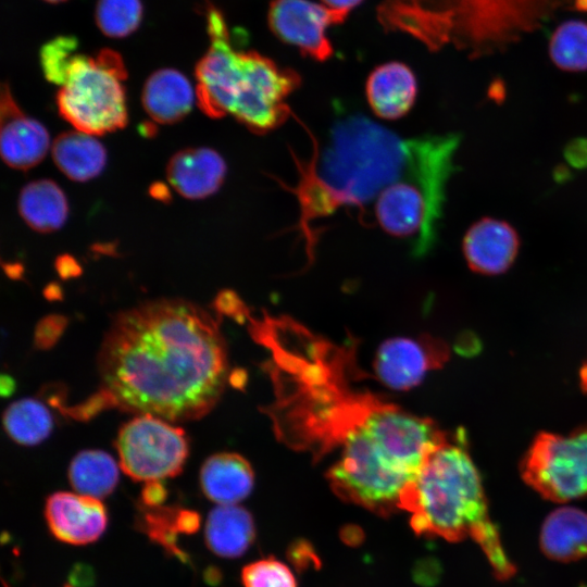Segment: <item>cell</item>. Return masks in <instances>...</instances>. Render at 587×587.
<instances>
[{"mask_svg":"<svg viewBox=\"0 0 587 587\" xmlns=\"http://www.w3.org/2000/svg\"><path fill=\"white\" fill-rule=\"evenodd\" d=\"M97 360L99 391L110 407L172 422L209 413L228 372L217 321L182 299L149 301L121 312Z\"/></svg>","mask_w":587,"mask_h":587,"instance_id":"cell-1","label":"cell"},{"mask_svg":"<svg viewBox=\"0 0 587 587\" xmlns=\"http://www.w3.org/2000/svg\"><path fill=\"white\" fill-rule=\"evenodd\" d=\"M308 133L310 158L301 160L294 154L296 185L279 183L298 202L296 230L311 258L319 239L314 224L340 208L359 209L364 214L387 187L410 174L414 140L401 138L360 113L340 116L322 148Z\"/></svg>","mask_w":587,"mask_h":587,"instance_id":"cell-2","label":"cell"},{"mask_svg":"<svg viewBox=\"0 0 587 587\" xmlns=\"http://www.w3.org/2000/svg\"><path fill=\"white\" fill-rule=\"evenodd\" d=\"M449 436L427 417L361 395L339 424L341 451L326 476L340 499L387 517Z\"/></svg>","mask_w":587,"mask_h":587,"instance_id":"cell-3","label":"cell"},{"mask_svg":"<svg viewBox=\"0 0 587 587\" xmlns=\"http://www.w3.org/2000/svg\"><path fill=\"white\" fill-rule=\"evenodd\" d=\"M577 0H384L377 20L427 49L446 46L480 58L503 51Z\"/></svg>","mask_w":587,"mask_h":587,"instance_id":"cell-4","label":"cell"},{"mask_svg":"<svg viewBox=\"0 0 587 587\" xmlns=\"http://www.w3.org/2000/svg\"><path fill=\"white\" fill-rule=\"evenodd\" d=\"M209 50L196 67V96L210 117L232 115L251 132L265 134L291 114L289 96L299 87V75L255 51L234 48L222 13L207 12Z\"/></svg>","mask_w":587,"mask_h":587,"instance_id":"cell-5","label":"cell"},{"mask_svg":"<svg viewBox=\"0 0 587 587\" xmlns=\"http://www.w3.org/2000/svg\"><path fill=\"white\" fill-rule=\"evenodd\" d=\"M414 533L460 541L476 540L494 522L483 482L467 450L464 430L440 445L401 498Z\"/></svg>","mask_w":587,"mask_h":587,"instance_id":"cell-6","label":"cell"},{"mask_svg":"<svg viewBox=\"0 0 587 587\" xmlns=\"http://www.w3.org/2000/svg\"><path fill=\"white\" fill-rule=\"evenodd\" d=\"M459 145L455 134L414 137L410 174L387 187L372 205L375 222L389 235L407 240L415 257L428 253L438 238Z\"/></svg>","mask_w":587,"mask_h":587,"instance_id":"cell-7","label":"cell"},{"mask_svg":"<svg viewBox=\"0 0 587 587\" xmlns=\"http://www.w3.org/2000/svg\"><path fill=\"white\" fill-rule=\"evenodd\" d=\"M122 58L110 49L96 57L76 53L57 96L62 117L77 130L102 135L125 126L127 109Z\"/></svg>","mask_w":587,"mask_h":587,"instance_id":"cell-8","label":"cell"},{"mask_svg":"<svg viewBox=\"0 0 587 587\" xmlns=\"http://www.w3.org/2000/svg\"><path fill=\"white\" fill-rule=\"evenodd\" d=\"M520 469L524 482L546 499L587 497V423L567 435L539 433Z\"/></svg>","mask_w":587,"mask_h":587,"instance_id":"cell-9","label":"cell"},{"mask_svg":"<svg viewBox=\"0 0 587 587\" xmlns=\"http://www.w3.org/2000/svg\"><path fill=\"white\" fill-rule=\"evenodd\" d=\"M115 447L124 473L145 482L178 475L188 454L184 429L150 414L124 424Z\"/></svg>","mask_w":587,"mask_h":587,"instance_id":"cell-10","label":"cell"},{"mask_svg":"<svg viewBox=\"0 0 587 587\" xmlns=\"http://www.w3.org/2000/svg\"><path fill=\"white\" fill-rule=\"evenodd\" d=\"M449 359L448 346L429 335L398 337L385 341L374 359L377 378L386 386L404 390L420 384L426 374Z\"/></svg>","mask_w":587,"mask_h":587,"instance_id":"cell-11","label":"cell"},{"mask_svg":"<svg viewBox=\"0 0 587 587\" xmlns=\"http://www.w3.org/2000/svg\"><path fill=\"white\" fill-rule=\"evenodd\" d=\"M338 23L322 3L310 0H274L270 5L268 24L283 41L303 54L325 61L333 54L326 29Z\"/></svg>","mask_w":587,"mask_h":587,"instance_id":"cell-12","label":"cell"},{"mask_svg":"<svg viewBox=\"0 0 587 587\" xmlns=\"http://www.w3.org/2000/svg\"><path fill=\"white\" fill-rule=\"evenodd\" d=\"M45 516L52 535L71 545L96 541L108 524L107 509L99 499L64 491L48 497Z\"/></svg>","mask_w":587,"mask_h":587,"instance_id":"cell-13","label":"cell"},{"mask_svg":"<svg viewBox=\"0 0 587 587\" xmlns=\"http://www.w3.org/2000/svg\"><path fill=\"white\" fill-rule=\"evenodd\" d=\"M0 110V148L3 161L17 170L35 166L49 149L48 132L38 121L22 112L7 84L2 85Z\"/></svg>","mask_w":587,"mask_h":587,"instance_id":"cell-14","label":"cell"},{"mask_svg":"<svg viewBox=\"0 0 587 587\" xmlns=\"http://www.w3.org/2000/svg\"><path fill=\"white\" fill-rule=\"evenodd\" d=\"M519 248L516 230L509 223L491 217L474 223L462 242L469 267L483 275L504 273L513 264Z\"/></svg>","mask_w":587,"mask_h":587,"instance_id":"cell-15","label":"cell"},{"mask_svg":"<svg viewBox=\"0 0 587 587\" xmlns=\"http://www.w3.org/2000/svg\"><path fill=\"white\" fill-rule=\"evenodd\" d=\"M226 174L224 159L210 148H188L174 154L166 168L170 184L189 199L214 193Z\"/></svg>","mask_w":587,"mask_h":587,"instance_id":"cell-16","label":"cell"},{"mask_svg":"<svg viewBox=\"0 0 587 587\" xmlns=\"http://www.w3.org/2000/svg\"><path fill=\"white\" fill-rule=\"evenodd\" d=\"M365 95L377 116L397 120L412 108L417 95V82L409 66L389 62L377 66L370 74Z\"/></svg>","mask_w":587,"mask_h":587,"instance_id":"cell-17","label":"cell"},{"mask_svg":"<svg viewBox=\"0 0 587 587\" xmlns=\"http://www.w3.org/2000/svg\"><path fill=\"white\" fill-rule=\"evenodd\" d=\"M254 483L250 463L241 455L222 452L208 458L200 471L203 494L220 505L246 499Z\"/></svg>","mask_w":587,"mask_h":587,"instance_id":"cell-18","label":"cell"},{"mask_svg":"<svg viewBox=\"0 0 587 587\" xmlns=\"http://www.w3.org/2000/svg\"><path fill=\"white\" fill-rule=\"evenodd\" d=\"M195 97L196 91L184 74L173 68H162L146 82L142 104L155 122L171 124L189 113Z\"/></svg>","mask_w":587,"mask_h":587,"instance_id":"cell-19","label":"cell"},{"mask_svg":"<svg viewBox=\"0 0 587 587\" xmlns=\"http://www.w3.org/2000/svg\"><path fill=\"white\" fill-rule=\"evenodd\" d=\"M539 544L551 560L573 562L587 555V513L572 507L552 511L544 521Z\"/></svg>","mask_w":587,"mask_h":587,"instance_id":"cell-20","label":"cell"},{"mask_svg":"<svg viewBox=\"0 0 587 587\" xmlns=\"http://www.w3.org/2000/svg\"><path fill=\"white\" fill-rule=\"evenodd\" d=\"M204 537L208 548L223 558L242 555L255 538L251 513L237 504L215 507L208 515Z\"/></svg>","mask_w":587,"mask_h":587,"instance_id":"cell-21","label":"cell"},{"mask_svg":"<svg viewBox=\"0 0 587 587\" xmlns=\"http://www.w3.org/2000/svg\"><path fill=\"white\" fill-rule=\"evenodd\" d=\"M52 157L60 171L77 182L98 176L107 162L105 149L95 135L77 129L55 138Z\"/></svg>","mask_w":587,"mask_h":587,"instance_id":"cell-22","label":"cell"},{"mask_svg":"<svg viewBox=\"0 0 587 587\" xmlns=\"http://www.w3.org/2000/svg\"><path fill=\"white\" fill-rule=\"evenodd\" d=\"M18 211L35 230L54 232L65 223L68 207L61 188L49 179L27 184L18 198Z\"/></svg>","mask_w":587,"mask_h":587,"instance_id":"cell-23","label":"cell"},{"mask_svg":"<svg viewBox=\"0 0 587 587\" xmlns=\"http://www.w3.org/2000/svg\"><path fill=\"white\" fill-rule=\"evenodd\" d=\"M68 479L78 494L99 499L113 491L118 480V471L115 461L107 452L84 450L72 460Z\"/></svg>","mask_w":587,"mask_h":587,"instance_id":"cell-24","label":"cell"},{"mask_svg":"<svg viewBox=\"0 0 587 587\" xmlns=\"http://www.w3.org/2000/svg\"><path fill=\"white\" fill-rule=\"evenodd\" d=\"M52 425L49 410L32 398L13 402L3 414L5 432L14 441L24 446H34L46 439Z\"/></svg>","mask_w":587,"mask_h":587,"instance_id":"cell-25","label":"cell"},{"mask_svg":"<svg viewBox=\"0 0 587 587\" xmlns=\"http://www.w3.org/2000/svg\"><path fill=\"white\" fill-rule=\"evenodd\" d=\"M549 55L554 65L563 71H586L587 23L571 20L560 24L551 35Z\"/></svg>","mask_w":587,"mask_h":587,"instance_id":"cell-26","label":"cell"},{"mask_svg":"<svg viewBox=\"0 0 587 587\" xmlns=\"http://www.w3.org/2000/svg\"><path fill=\"white\" fill-rule=\"evenodd\" d=\"M137 517V526L148 537L162 546L163 549L180 561H187V554L177 546V513L175 507H146L141 508Z\"/></svg>","mask_w":587,"mask_h":587,"instance_id":"cell-27","label":"cell"},{"mask_svg":"<svg viewBox=\"0 0 587 587\" xmlns=\"http://www.w3.org/2000/svg\"><path fill=\"white\" fill-rule=\"evenodd\" d=\"M142 18L140 0H98L96 22L100 30L113 38L135 32Z\"/></svg>","mask_w":587,"mask_h":587,"instance_id":"cell-28","label":"cell"},{"mask_svg":"<svg viewBox=\"0 0 587 587\" xmlns=\"http://www.w3.org/2000/svg\"><path fill=\"white\" fill-rule=\"evenodd\" d=\"M241 580L243 587H298L291 570L273 557L247 564Z\"/></svg>","mask_w":587,"mask_h":587,"instance_id":"cell-29","label":"cell"},{"mask_svg":"<svg viewBox=\"0 0 587 587\" xmlns=\"http://www.w3.org/2000/svg\"><path fill=\"white\" fill-rule=\"evenodd\" d=\"M77 47V40L70 36L54 38L42 47L40 52L41 66L45 76L51 83L63 85Z\"/></svg>","mask_w":587,"mask_h":587,"instance_id":"cell-30","label":"cell"},{"mask_svg":"<svg viewBox=\"0 0 587 587\" xmlns=\"http://www.w3.org/2000/svg\"><path fill=\"white\" fill-rule=\"evenodd\" d=\"M66 324V317L59 314L42 317L35 327V346L42 350L50 349L63 334Z\"/></svg>","mask_w":587,"mask_h":587,"instance_id":"cell-31","label":"cell"},{"mask_svg":"<svg viewBox=\"0 0 587 587\" xmlns=\"http://www.w3.org/2000/svg\"><path fill=\"white\" fill-rule=\"evenodd\" d=\"M214 307L217 313L236 319L243 317V312L246 311L241 300L230 290L221 291L214 300Z\"/></svg>","mask_w":587,"mask_h":587,"instance_id":"cell-32","label":"cell"},{"mask_svg":"<svg viewBox=\"0 0 587 587\" xmlns=\"http://www.w3.org/2000/svg\"><path fill=\"white\" fill-rule=\"evenodd\" d=\"M288 557L299 569H305L319 562L313 547L304 540H298L291 545L288 550Z\"/></svg>","mask_w":587,"mask_h":587,"instance_id":"cell-33","label":"cell"},{"mask_svg":"<svg viewBox=\"0 0 587 587\" xmlns=\"http://www.w3.org/2000/svg\"><path fill=\"white\" fill-rule=\"evenodd\" d=\"M166 496L165 486L160 480H149L143 485L140 498L146 507H161Z\"/></svg>","mask_w":587,"mask_h":587,"instance_id":"cell-34","label":"cell"},{"mask_svg":"<svg viewBox=\"0 0 587 587\" xmlns=\"http://www.w3.org/2000/svg\"><path fill=\"white\" fill-rule=\"evenodd\" d=\"M200 527V515L189 509H180L177 513V528L180 534L191 535Z\"/></svg>","mask_w":587,"mask_h":587,"instance_id":"cell-35","label":"cell"},{"mask_svg":"<svg viewBox=\"0 0 587 587\" xmlns=\"http://www.w3.org/2000/svg\"><path fill=\"white\" fill-rule=\"evenodd\" d=\"M362 0H321V3L328 9L337 22H344L348 13L361 3Z\"/></svg>","mask_w":587,"mask_h":587,"instance_id":"cell-36","label":"cell"},{"mask_svg":"<svg viewBox=\"0 0 587 587\" xmlns=\"http://www.w3.org/2000/svg\"><path fill=\"white\" fill-rule=\"evenodd\" d=\"M55 268L59 275L64 279L76 277L82 273L79 264L71 255L59 257L55 262Z\"/></svg>","mask_w":587,"mask_h":587,"instance_id":"cell-37","label":"cell"},{"mask_svg":"<svg viewBox=\"0 0 587 587\" xmlns=\"http://www.w3.org/2000/svg\"><path fill=\"white\" fill-rule=\"evenodd\" d=\"M566 157L573 165H585L587 164V142L584 143L583 140L576 142L567 148Z\"/></svg>","mask_w":587,"mask_h":587,"instance_id":"cell-38","label":"cell"},{"mask_svg":"<svg viewBox=\"0 0 587 587\" xmlns=\"http://www.w3.org/2000/svg\"><path fill=\"white\" fill-rule=\"evenodd\" d=\"M15 389V383L9 375H2L0 378V392L3 397L10 396Z\"/></svg>","mask_w":587,"mask_h":587,"instance_id":"cell-39","label":"cell"},{"mask_svg":"<svg viewBox=\"0 0 587 587\" xmlns=\"http://www.w3.org/2000/svg\"><path fill=\"white\" fill-rule=\"evenodd\" d=\"M43 294L49 300H59L62 298V290L57 284L48 285Z\"/></svg>","mask_w":587,"mask_h":587,"instance_id":"cell-40","label":"cell"},{"mask_svg":"<svg viewBox=\"0 0 587 587\" xmlns=\"http://www.w3.org/2000/svg\"><path fill=\"white\" fill-rule=\"evenodd\" d=\"M342 537L347 538V542H351V539H353V542H358L359 538H362V534H358V528L348 527L346 533H342Z\"/></svg>","mask_w":587,"mask_h":587,"instance_id":"cell-41","label":"cell"},{"mask_svg":"<svg viewBox=\"0 0 587 587\" xmlns=\"http://www.w3.org/2000/svg\"><path fill=\"white\" fill-rule=\"evenodd\" d=\"M151 192L152 196L162 200H166V198H168L170 196L167 189L163 185H157V187H152Z\"/></svg>","mask_w":587,"mask_h":587,"instance_id":"cell-42","label":"cell"},{"mask_svg":"<svg viewBox=\"0 0 587 587\" xmlns=\"http://www.w3.org/2000/svg\"><path fill=\"white\" fill-rule=\"evenodd\" d=\"M45 1H48V2H51V3H58V2L65 1V0H45Z\"/></svg>","mask_w":587,"mask_h":587,"instance_id":"cell-43","label":"cell"}]
</instances>
